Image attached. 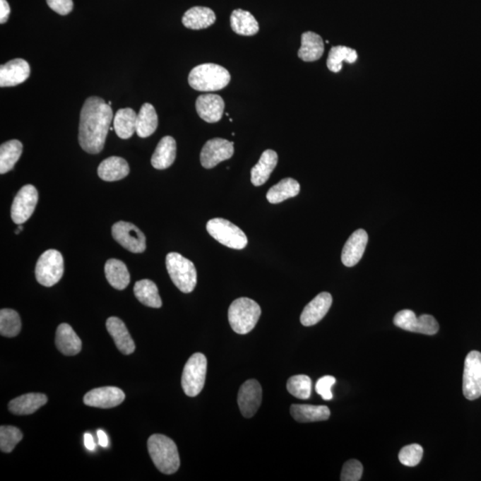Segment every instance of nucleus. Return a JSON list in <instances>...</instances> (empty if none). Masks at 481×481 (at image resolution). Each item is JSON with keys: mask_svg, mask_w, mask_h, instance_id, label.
Here are the masks:
<instances>
[{"mask_svg": "<svg viewBox=\"0 0 481 481\" xmlns=\"http://www.w3.org/2000/svg\"><path fill=\"white\" fill-rule=\"evenodd\" d=\"M112 121L111 105L104 99L88 97L81 112L78 142L85 152L97 155L104 149Z\"/></svg>", "mask_w": 481, "mask_h": 481, "instance_id": "f257e3e1", "label": "nucleus"}, {"mask_svg": "<svg viewBox=\"0 0 481 481\" xmlns=\"http://www.w3.org/2000/svg\"><path fill=\"white\" fill-rule=\"evenodd\" d=\"M148 446L149 455L160 473L170 475L177 472L180 466L179 455L172 439L162 434L152 435Z\"/></svg>", "mask_w": 481, "mask_h": 481, "instance_id": "f03ea898", "label": "nucleus"}, {"mask_svg": "<svg viewBox=\"0 0 481 481\" xmlns=\"http://www.w3.org/2000/svg\"><path fill=\"white\" fill-rule=\"evenodd\" d=\"M231 75L226 68L215 64H203L190 71L189 83L194 90L213 92L230 84Z\"/></svg>", "mask_w": 481, "mask_h": 481, "instance_id": "7ed1b4c3", "label": "nucleus"}, {"mask_svg": "<svg viewBox=\"0 0 481 481\" xmlns=\"http://www.w3.org/2000/svg\"><path fill=\"white\" fill-rule=\"evenodd\" d=\"M261 315V307L249 298L235 299L228 309V321L232 329L238 334H247L254 330Z\"/></svg>", "mask_w": 481, "mask_h": 481, "instance_id": "20e7f679", "label": "nucleus"}, {"mask_svg": "<svg viewBox=\"0 0 481 481\" xmlns=\"http://www.w3.org/2000/svg\"><path fill=\"white\" fill-rule=\"evenodd\" d=\"M166 267L173 284L184 293L192 292L197 284L196 268L192 261L177 252L166 257Z\"/></svg>", "mask_w": 481, "mask_h": 481, "instance_id": "39448f33", "label": "nucleus"}, {"mask_svg": "<svg viewBox=\"0 0 481 481\" xmlns=\"http://www.w3.org/2000/svg\"><path fill=\"white\" fill-rule=\"evenodd\" d=\"M207 231L218 243L234 250H243L248 244V239L240 227L224 218H216L207 223Z\"/></svg>", "mask_w": 481, "mask_h": 481, "instance_id": "423d86ee", "label": "nucleus"}, {"mask_svg": "<svg viewBox=\"0 0 481 481\" xmlns=\"http://www.w3.org/2000/svg\"><path fill=\"white\" fill-rule=\"evenodd\" d=\"M207 358L202 353L194 354L184 367L182 384L184 392L189 397H196L206 384Z\"/></svg>", "mask_w": 481, "mask_h": 481, "instance_id": "0eeeda50", "label": "nucleus"}, {"mask_svg": "<svg viewBox=\"0 0 481 481\" xmlns=\"http://www.w3.org/2000/svg\"><path fill=\"white\" fill-rule=\"evenodd\" d=\"M64 271V259L61 252L47 250L40 256L37 262L35 275L39 284L51 287L57 285L63 278Z\"/></svg>", "mask_w": 481, "mask_h": 481, "instance_id": "6e6552de", "label": "nucleus"}, {"mask_svg": "<svg viewBox=\"0 0 481 481\" xmlns=\"http://www.w3.org/2000/svg\"><path fill=\"white\" fill-rule=\"evenodd\" d=\"M463 392L469 400L481 397V353L479 351H470L465 358Z\"/></svg>", "mask_w": 481, "mask_h": 481, "instance_id": "1a4fd4ad", "label": "nucleus"}, {"mask_svg": "<svg viewBox=\"0 0 481 481\" xmlns=\"http://www.w3.org/2000/svg\"><path fill=\"white\" fill-rule=\"evenodd\" d=\"M394 323L399 328L408 332L434 335L439 332V326L437 320L431 315L415 316L412 310L405 309L396 314Z\"/></svg>", "mask_w": 481, "mask_h": 481, "instance_id": "9d476101", "label": "nucleus"}, {"mask_svg": "<svg viewBox=\"0 0 481 481\" xmlns=\"http://www.w3.org/2000/svg\"><path fill=\"white\" fill-rule=\"evenodd\" d=\"M112 234L118 244L133 254H142L146 251L145 234L132 223L119 221L112 226Z\"/></svg>", "mask_w": 481, "mask_h": 481, "instance_id": "9b49d317", "label": "nucleus"}, {"mask_svg": "<svg viewBox=\"0 0 481 481\" xmlns=\"http://www.w3.org/2000/svg\"><path fill=\"white\" fill-rule=\"evenodd\" d=\"M39 194L32 185L23 186L17 193L11 208V218L17 225L25 223L35 210Z\"/></svg>", "mask_w": 481, "mask_h": 481, "instance_id": "f8f14e48", "label": "nucleus"}, {"mask_svg": "<svg viewBox=\"0 0 481 481\" xmlns=\"http://www.w3.org/2000/svg\"><path fill=\"white\" fill-rule=\"evenodd\" d=\"M234 143L223 138H213L207 141L201 152V163L203 168L213 169L218 163L230 159L234 155Z\"/></svg>", "mask_w": 481, "mask_h": 481, "instance_id": "ddd939ff", "label": "nucleus"}, {"mask_svg": "<svg viewBox=\"0 0 481 481\" xmlns=\"http://www.w3.org/2000/svg\"><path fill=\"white\" fill-rule=\"evenodd\" d=\"M237 401L239 409L244 417L254 416L261 405V385L254 379L245 381L239 390Z\"/></svg>", "mask_w": 481, "mask_h": 481, "instance_id": "4468645a", "label": "nucleus"}, {"mask_svg": "<svg viewBox=\"0 0 481 481\" xmlns=\"http://www.w3.org/2000/svg\"><path fill=\"white\" fill-rule=\"evenodd\" d=\"M125 393L117 387H102L94 388L84 396V404L97 408H112L121 405L125 400Z\"/></svg>", "mask_w": 481, "mask_h": 481, "instance_id": "2eb2a0df", "label": "nucleus"}, {"mask_svg": "<svg viewBox=\"0 0 481 481\" xmlns=\"http://www.w3.org/2000/svg\"><path fill=\"white\" fill-rule=\"evenodd\" d=\"M30 74V64L23 59H13L0 67V87H15L25 83Z\"/></svg>", "mask_w": 481, "mask_h": 481, "instance_id": "dca6fc26", "label": "nucleus"}, {"mask_svg": "<svg viewBox=\"0 0 481 481\" xmlns=\"http://www.w3.org/2000/svg\"><path fill=\"white\" fill-rule=\"evenodd\" d=\"M332 304V295L329 292H321L303 309L300 316V323L304 326L316 325L326 316Z\"/></svg>", "mask_w": 481, "mask_h": 481, "instance_id": "f3484780", "label": "nucleus"}, {"mask_svg": "<svg viewBox=\"0 0 481 481\" xmlns=\"http://www.w3.org/2000/svg\"><path fill=\"white\" fill-rule=\"evenodd\" d=\"M196 107L198 115L208 124H216L222 118L225 102L220 95L206 94L197 98Z\"/></svg>", "mask_w": 481, "mask_h": 481, "instance_id": "a211bd4d", "label": "nucleus"}, {"mask_svg": "<svg viewBox=\"0 0 481 481\" xmlns=\"http://www.w3.org/2000/svg\"><path fill=\"white\" fill-rule=\"evenodd\" d=\"M368 243V234L364 230L355 231L348 239L342 252V261L346 267H354L362 259Z\"/></svg>", "mask_w": 481, "mask_h": 481, "instance_id": "6ab92c4d", "label": "nucleus"}, {"mask_svg": "<svg viewBox=\"0 0 481 481\" xmlns=\"http://www.w3.org/2000/svg\"><path fill=\"white\" fill-rule=\"evenodd\" d=\"M107 328L114 339L116 347L122 354L131 355L134 352L136 346L125 323L118 317L112 316L107 321Z\"/></svg>", "mask_w": 481, "mask_h": 481, "instance_id": "aec40b11", "label": "nucleus"}, {"mask_svg": "<svg viewBox=\"0 0 481 481\" xmlns=\"http://www.w3.org/2000/svg\"><path fill=\"white\" fill-rule=\"evenodd\" d=\"M97 173L99 177L105 182H118L129 175V166L127 160L121 157L112 156L100 163Z\"/></svg>", "mask_w": 481, "mask_h": 481, "instance_id": "412c9836", "label": "nucleus"}, {"mask_svg": "<svg viewBox=\"0 0 481 481\" xmlns=\"http://www.w3.org/2000/svg\"><path fill=\"white\" fill-rule=\"evenodd\" d=\"M56 345L61 353L74 356L81 352L83 343L70 325L61 323L57 330Z\"/></svg>", "mask_w": 481, "mask_h": 481, "instance_id": "4be33fe9", "label": "nucleus"}, {"mask_svg": "<svg viewBox=\"0 0 481 481\" xmlns=\"http://www.w3.org/2000/svg\"><path fill=\"white\" fill-rule=\"evenodd\" d=\"M47 403L46 395L28 393L13 399L9 402V411L16 415H32Z\"/></svg>", "mask_w": 481, "mask_h": 481, "instance_id": "5701e85b", "label": "nucleus"}, {"mask_svg": "<svg viewBox=\"0 0 481 481\" xmlns=\"http://www.w3.org/2000/svg\"><path fill=\"white\" fill-rule=\"evenodd\" d=\"M177 144L172 136H167L160 139L152 156L151 163L156 170H165L175 162Z\"/></svg>", "mask_w": 481, "mask_h": 481, "instance_id": "b1692460", "label": "nucleus"}, {"mask_svg": "<svg viewBox=\"0 0 481 481\" xmlns=\"http://www.w3.org/2000/svg\"><path fill=\"white\" fill-rule=\"evenodd\" d=\"M278 162V155L273 150H266L261 159L251 169V183L255 186L264 185L268 182L271 173L274 172Z\"/></svg>", "mask_w": 481, "mask_h": 481, "instance_id": "393cba45", "label": "nucleus"}, {"mask_svg": "<svg viewBox=\"0 0 481 481\" xmlns=\"http://www.w3.org/2000/svg\"><path fill=\"white\" fill-rule=\"evenodd\" d=\"M325 52V44L319 34L307 32L302 35V47L298 57L304 62H315L322 57Z\"/></svg>", "mask_w": 481, "mask_h": 481, "instance_id": "a878e982", "label": "nucleus"}, {"mask_svg": "<svg viewBox=\"0 0 481 481\" xmlns=\"http://www.w3.org/2000/svg\"><path fill=\"white\" fill-rule=\"evenodd\" d=\"M216 22V15L206 6H194L187 10L183 16L184 26L191 30L206 29Z\"/></svg>", "mask_w": 481, "mask_h": 481, "instance_id": "bb28decb", "label": "nucleus"}, {"mask_svg": "<svg viewBox=\"0 0 481 481\" xmlns=\"http://www.w3.org/2000/svg\"><path fill=\"white\" fill-rule=\"evenodd\" d=\"M291 415L297 422H314L326 421L331 415L330 409L326 405H292Z\"/></svg>", "mask_w": 481, "mask_h": 481, "instance_id": "cd10ccee", "label": "nucleus"}, {"mask_svg": "<svg viewBox=\"0 0 481 481\" xmlns=\"http://www.w3.org/2000/svg\"><path fill=\"white\" fill-rule=\"evenodd\" d=\"M105 273L109 284L119 291L127 288L131 282V275L127 267L118 259H109L105 263Z\"/></svg>", "mask_w": 481, "mask_h": 481, "instance_id": "c85d7f7f", "label": "nucleus"}, {"mask_svg": "<svg viewBox=\"0 0 481 481\" xmlns=\"http://www.w3.org/2000/svg\"><path fill=\"white\" fill-rule=\"evenodd\" d=\"M231 28L238 35L254 36L259 32V26L257 20L250 12L243 9H237L232 13Z\"/></svg>", "mask_w": 481, "mask_h": 481, "instance_id": "c756f323", "label": "nucleus"}, {"mask_svg": "<svg viewBox=\"0 0 481 481\" xmlns=\"http://www.w3.org/2000/svg\"><path fill=\"white\" fill-rule=\"evenodd\" d=\"M157 127L158 116L155 107L149 103L143 105L136 119V134L139 138H148L155 132Z\"/></svg>", "mask_w": 481, "mask_h": 481, "instance_id": "7c9ffc66", "label": "nucleus"}, {"mask_svg": "<svg viewBox=\"0 0 481 481\" xmlns=\"http://www.w3.org/2000/svg\"><path fill=\"white\" fill-rule=\"evenodd\" d=\"M134 295L142 304L150 308L160 309L162 306L158 287L151 280L144 279L136 282L134 286Z\"/></svg>", "mask_w": 481, "mask_h": 481, "instance_id": "2f4dec72", "label": "nucleus"}, {"mask_svg": "<svg viewBox=\"0 0 481 481\" xmlns=\"http://www.w3.org/2000/svg\"><path fill=\"white\" fill-rule=\"evenodd\" d=\"M138 114L131 108L119 109L116 112L114 127L116 134L121 139L131 138L136 131Z\"/></svg>", "mask_w": 481, "mask_h": 481, "instance_id": "473e14b6", "label": "nucleus"}, {"mask_svg": "<svg viewBox=\"0 0 481 481\" xmlns=\"http://www.w3.org/2000/svg\"><path fill=\"white\" fill-rule=\"evenodd\" d=\"M299 191V182L291 177H286L268 190L267 199L272 204H278L298 196Z\"/></svg>", "mask_w": 481, "mask_h": 481, "instance_id": "72a5a7b5", "label": "nucleus"}, {"mask_svg": "<svg viewBox=\"0 0 481 481\" xmlns=\"http://www.w3.org/2000/svg\"><path fill=\"white\" fill-rule=\"evenodd\" d=\"M23 144L18 140H10L0 146V173L5 174L13 169L23 153Z\"/></svg>", "mask_w": 481, "mask_h": 481, "instance_id": "f704fd0d", "label": "nucleus"}, {"mask_svg": "<svg viewBox=\"0 0 481 481\" xmlns=\"http://www.w3.org/2000/svg\"><path fill=\"white\" fill-rule=\"evenodd\" d=\"M357 59L356 50L345 46H337L330 50L327 58V67L333 73H339L343 69V63L354 64Z\"/></svg>", "mask_w": 481, "mask_h": 481, "instance_id": "c9c22d12", "label": "nucleus"}, {"mask_svg": "<svg viewBox=\"0 0 481 481\" xmlns=\"http://www.w3.org/2000/svg\"><path fill=\"white\" fill-rule=\"evenodd\" d=\"M22 329L21 319L15 310L3 309L0 311V333L13 338L18 335Z\"/></svg>", "mask_w": 481, "mask_h": 481, "instance_id": "e433bc0d", "label": "nucleus"}, {"mask_svg": "<svg viewBox=\"0 0 481 481\" xmlns=\"http://www.w3.org/2000/svg\"><path fill=\"white\" fill-rule=\"evenodd\" d=\"M287 390L295 398L309 399L312 391L311 379L304 374L295 375L287 381Z\"/></svg>", "mask_w": 481, "mask_h": 481, "instance_id": "4c0bfd02", "label": "nucleus"}, {"mask_svg": "<svg viewBox=\"0 0 481 481\" xmlns=\"http://www.w3.org/2000/svg\"><path fill=\"white\" fill-rule=\"evenodd\" d=\"M23 433L13 426H1L0 428V449L4 453H11L23 439Z\"/></svg>", "mask_w": 481, "mask_h": 481, "instance_id": "58836bf2", "label": "nucleus"}, {"mask_svg": "<svg viewBox=\"0 0 481 481\" xmlns=\"http://www.w3.org/2000/svg\"><path fill=\"white\" fill-rule=\"evenodd\" d=\"M422 456H424V449H422V446L412 444L405 446L400 450L398 459L402 465L414 467L421 462Z\"/></svg>", "mask_w": 481, "mask_h": 481, "instance_id": "ea45409f", "label": "nucleus"}, {"mask_svg": "<svg viewBox=\"0 0 481 481\" xmlns=\"http://www.w3.org/2000/svg\"><path fill=\"white\" fill-rule=\"evenodd\" d=\"M363 474L362 463L357 460H350L343 465L340 480L358 481Z\"/></svg>", "mask_w": 481, "mask_h": 481, "instance_id": "a19ab883", "label": "nucleus"}, {"mask_svg": "<svg viewBox=\"0 0 481 481\" xmlns=\"http://www.w3.org/2000/svg\"><path fill=\"white\" fill-rule=\"evenodd\" d=\"M335 383L336 379L331 375L320 378L316 384L317 394H319L323 400H331L333 398L332 387Z\"/></svg>", "mask_w": 481, "mask_h": 481, "instance_id": "79ce46f5", "label": "nucleus"}, {"mask_svg": "<svg viewBox=\"0 0 481 481\" xmlns=\"http://www.w3.org/2000/svg\"><path fill=\"white\" fill-rule=\"evenodd\" d=\"M47 5L61 16H66L73 11V0H47Z\"/></svg>", "mask_w": 481, "mask_h": 481, "instance_id": "37998d69", "label": "nucleus"}, {"mask_svg": "<svg viewBox=\"0 0 481 481\" xmlns=\"http://www.w3.org/2000/svg\"><path fill=\"white\" fill-rule=\"evenodd\" d=\"M10 13H11V9L8 5L6 0H0V23H6L9 18Z\"/></svg>", "mask_w": 481, "mask_h": 481, "instance_id": "c03bdc74", "label": "nucleus"}, {"mask_svg": "<svg viewBox=\"0 0 481 481\" xmlns=\"http://www.w3.org/2000/svg\"><path fill=\"white\" fill-rule=\"evenodd\" d=\"M84 445L90 451H94L95 449V443L93 437L90 433H85L84 435Z\"/></svg>", "mask_w": 481, "mask_h": 481, "instance_id": "a18cd8bd", "label": "nucleus"}, {"mask_svg": "<svg viewBox=\"0 0 481 481\" xmlns=\"http://www.w3.org/2000/svg\"><path fill=\"white\" fill-rule=\"evenodd\" d=\"M97 438L99 445L103 446V448H107L109 446V439L107 433H105L104 431H102V429H98Z\"/></svg>", "mask_w": 481, "mask_h": 481, "instance_id": "49530a36", "label": "nucleus"}, {"mask_svg": "<svg viewBox=\"0 0 481 481\" xmlns=\"http://www.w3.org/2000/svg\"><path fill=\"white\" fill-rule=\"evenodd\" d=\"M23 230V226L20 225V226L18 227V228H17V230L16 231V234H18L20 232H21Z\"/></svg>", "mask_w": 481, "mask_h": 481, "instance_id": "de8ad7c7", "label": "nucleus"}]
</instances>
